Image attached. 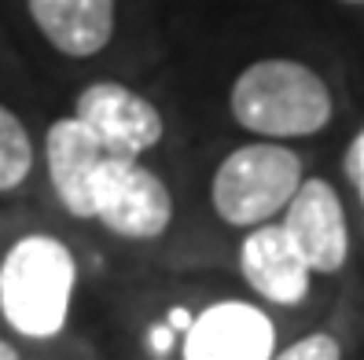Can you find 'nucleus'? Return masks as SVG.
<instances>
[{
	"label": "nucleus",
	"mask_w": 364,
	"mask_h": 360,
	"mask_svg": "<svg viewBox=\"0 0 364 360\" xmlns=\"http://www.w3.org/2000/svg\"><path fill=\"white\" fill-rule=\"evenodd\" d=\"M100 162L103 147L81 118L63 114L45 129V173L55 202L74 221H92V177Z\"/></svg>",
	"instance_id": "nucleus-9"
},
{
	"label": "nucleus",
	"mask_w": 364,
	"mask_h": 360,
	"mask_svg": "<svg viewBox=\"0 0 364 360\" xmlns=\"http://www.w3.org/2000/svg\"><path fill=\"white\" fill-rule=\"evenodd\" d=\"M33 30L63 59H96L118 33V0H26Z\"/></svg>",
	"instance_id": "nucleus-10"
},
{
	"label": "nucleus",
	"mask_w": 364,
	"mask_h": 360,
	"mask_svg": "<svg viewBox=\"0 0 364 360\" xmlns=\"http://www.w3.org/2000/svg\"><path fill=\"white\" fill-rule=\"evenodd\" d=\"M74 118H81L111 158H144L166 136V118L155 99L122 81H92L74 99Z\"/></svg>",
	"instance_id": "nucleus-5"
},
{
	"label": "nucleus",
	"mask_w": 364,
	"mask_h": 360,
	"mask_svg": "<svg viewBox=\"0 0 364 360\" xmlns=\"http://www.w3.org/2000/svg\"><path fill=\"white\" fill-rule=\"evenodd\" d=\"M0 360H23V356H18V349L8 342L4 334H0Z\"/></svg>",
	"instance_id": "nucleus-16"
},
{
	"label": "nucleus",
	"mask_w": 364,
	"mask_h": 360,
	"mask_svg": "<svg viewBox=\"0 0 364 360\" xmlns=\"http://www.w3.org/2000/svg\"><path fill=\"white\" fill-rule=\"evenodd\" d=\"M280 224L313 276H335L350 258V221L342 195L324 177H306L291 195Z\"/></svg>",
	"instance_id": "nucleus-7"
},
{
	"label": "nucleus",
	"mask_w": 364,
	"mask_h": 360,
	"mask_svg": "<svg viewBox=\"0 0 364 360\" xmlns=\"http://www.w3.org/2000/svg\"><path fill=\"white\" fill-rule=\"evenodd\" d=\"M302 180L306 165L298 151L276 140H250L218 162L210 180V206L221 224L247 231L280 217Z\"/></svg>",
	"instance_id": "nucleus-3"
},
{
	"label": "nucleus",
	"mask_w": 364,
	"mask_h": 360,
	"mask_svg": "<svg viewBox=\"0 0 364 360\" xmlns=\"http://www.w3.org/2000/svg\"><path fill=\"white\" fill-rule=\"evenodd\" d=\"M177 349L181 360H272L276 324L262 305L221 298L191 312V324L181 331Z\"/></svg>",
	"instance_id": "nucleus-6"
},
{
	"label": "nucleus",
	"mask_w": 364,
	"mask_h": 360,
	"mask_svg": "<svg viewBox=\"0 0 364 360\" xmlns=\"http://www.w3.org/2000/svg\"><path fill=\"white\" fill-rule=\"evenodd\" d=\"M33 136L8 103H0V195L23 192L33 177Z\"/></svg>",
	"instance_id": "nucleus-11"
},
{
	"label": "nucleus",
	"mask_w": 364,
	"mask_h": 360,
	"mask_svg": "<svg viewBox=\"0 0 364 360\" xmlns=\"http://www.w3.org/2000/svg\"><path fill=\"white\" fill-rule=\"evenodd\" d=\"M77 294V258L52 231H26L0 253V320L26 342L67 331Z\"/></svg>",
	"instance_id": "nucleus-2"
},
{
	"label": "nucleus",
	"mask_w": 364,
	"mask_h": 360,
	"mask_svg": "<svg viewBox=\"0 0 364 360\" xmlns=\"http://www.w3.org/2000/svg\"><path fill=\"white\" fill-rule=\"evenodd\" d=\"M346 173H350L357 195H360V206H364V129L353 136L350 151H346Z\"/></svg>",
	"instance_id": "nucleus-13"
},
{
	"label": "nucleus",
	"mask_w": 364,
	"mask_h": 360,
	"mask_svg": "<svg viewBox=\"0 0 364 360\" xmlns=\"http://www.w3.org/2000/svg\"><path fill=\"white\" fill-rule=\"evenodd\" d=\"M240 276L265 305L294 309L309 298L313 272L294 250L280 221H269L243 231L240 243Z\"/></svg>",
	"instance_id": "nucleus-8"
},
{
	"label": "nucleus",
	"mask_w": 364,
	"mask_h": 360,
	"mask_svg": "<svg viewBox=\"0 0 364 360\" xmlns=\"http://www.w3.org/2000/svg\"><path fill=\"white\" fill-rule=\"evenodd\" d=\"M338 4H364V0H338Z\"/></svg>",
	"instance_id": "nucleus-17"
},
{
	"label": "nucleus",
	"mask_w": 364,
	"mask_h": 360,
	"mask_svg": "<svg viewBox=\"0 0 364 360\" xmlns=\"http://www.w3.org/2000/svg\"><path fill=\"white\" fill-rule=\"evenodd\" d=\"M147 346H151L155 356L173 353V349H177V331L169 327V324H159V327H151V334H147Z\"/></svg>",
	"instance_id": "nucleus-14"
},
{
	"label": "nucleus",
	"mask_w": 364,
	"mask_h": 360,
	"mask_svg": "<svg viewBox=\"0 0 364 360\" xmlns=\"http://www.w3.org/2000/svg\"><path fill=\"white\" fill-rule=\"evenodd\" d=\"M166 324H169V327H173V331L181 334V331L191 324V309H184V305H173V309H169V320H166Z\"/></svg>",
	"instance_id": "nucleus-15"
},
{
	"label": "nucleus",
	"mask_w": 364,
	"mask_h": 360,
	"mask_svg": "<svg viewBox=\"0 0 364 360\" xmlns=\"http://www.w3.org/2000/svg\"><path fill=\"white\" fill-rule=\"evenodd\" d=\"M228 114L258 140H306L331 125L335 99L309 62L287 55L254 59L228 84Z\"/></svg>",
	"instance_id": "nucleus-1"
},
{
	"label": "nucleus",
	"mask_w": 364,
	"mask_h": 360,
	"mask_svg": "<svg viewBox=\"0 0 364 360\" xmlns=\"http://www.w3.org/2000/svg\"><path fill=\"white\" fill-rule=\"evenodd\" d=\"M92 221L129 243L162 239L173 224V192L144 158L103 155L92 177Z\"/></svg>",
	"instance_id": "nucleus-4"
},
{
	"label": "nucleus",
	"mask_w": 364,
	"mask_h": 360,
	"mask_svg": "<svg viewBox=\"0 0 364 360\" xmlns=\"http://www.w3.org/2000/svg\"><path fill=\"white\" fill-rule=\"evenodd\" d=\"M272 360H342V346L328 331H309L302 338H294L291 346L276 349Z\"/></svg>",
	"instance_id": "nucleus-12"
}]
</instances>
